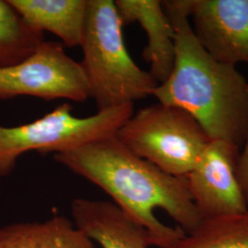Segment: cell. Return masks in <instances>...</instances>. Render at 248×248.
Instances as JSON below:
<instances>
[{
    "instance_id": "6da1fadb",
    "label": "cell",
    "mask_w": 248,
    "mask_h": 248,
    "mask_svg": "<svg viewBox=\"0 0 248 248\" xmlns=\"http://www.w3.org/2000/svg\"><path fill=\"white\" fill-rule=\"evenodd\" d=\"M54 160L100 187L146 231L152 247L171 248L202 221L186 177L169 175L115 136L56 154Z\"/></svg>"
},
{
    "instance_id": "7a4b0ae2",
    "label": "cell",
    "mask_w": 248,
    "mask_h": 248,
    "mask_svg": "<svg viewBox=\"0 0 248 248\" xmlns=\"http://www.w3.org/2000/svg\"><path fill=\"white\" fill-rule=\"evenodd\" d=\"M174 28L175 63L153 96L193 116L211 140L243 148L248 135V84L235 65L206 52L189 23L191 0L162 1Z\"/></svg>"
},
{
    "instance_id": "3957f363",
    "label": "cell",
    "mask_w": 248,
    "mask_h": 248,
    "mask_svg": "<svg viewBox=\"0 0 248 248\" xmlns=\"http://www.w3.org/2000/svg\"><path fill=\"white\" fill-rule=\"evenodd\" d=\"M123 27L114 1L88 0L80 64L98 110L133 104L153 96L158 86L128 53Z\"/></svg>"
},
{
    "instance_id": "277c9868",
    "label": "cell",
    "mask_w": 248,
    "mask_h": 248,
    "mask_svg": "<svg viewBox=\"0 0 248 248\" xmlns=\"http://www.w3.org/2000/svg\"><path fill=\"white\" fill-rule=\"evenodd\" d=\"M133 114V104H128L78 118L70 104L62 103L31 123L0 126V177L10 175L18 158L28 152L56 155L115 136Z\"/></svg>"
},
{
    "instance_id": "5b68a950",
    "label": "cell",
    "mask_w": 248,
    "mask_h": 248,
    "mask_svg": "<svg viewBox=\"0 0 248 248\" xmlns=\"http://www.w3.org/2000/svg\"><path fill=\"white\" fill-rule=\"evenodd\" d=\"M116 138L137 156L175 177H186L212 140L186 110L161 103L141 108Z\"/></svg>"
},
{
    "instance_id": "8992f818",
    "label": "cell",
    "mask_w": 248,
    "mask_h": 248,
    "mask_svg": "<svg viewBox=\"0 0 248 248\" xmlns=\"http://www.w3.org/2000/svg\"><path fill=\"white\" fill-rule=\"evenodd\" d=\"M20 96L84 102L89 85L80 62L66 53L64 45L45 41L22 62L0 68V99Z\"/></svg>"
},
{
    "instance_id": "52a82bcc",
    "label": "cell",
    "mask_w": 248,
    "mask_h": 248,
    "mask_svg": "<svg viewBox=\"0 0 248 248\" xmlns=\"http://www.w3.org/2000/svg\"><path fill=\"white\" fill-rule=\"evenodd\" d=\"M240 153L230 142L212 140L185 177L202 220L248 212L237 177Z\"/></svg>"
},
{
    "instance_id": "ba28073f",
    "label": "cell",
    "mask_w": 248,
    "mask_h": 248,
    "mask_svg": "<svg viewBox=\"0 0 248 248\" xmlns=\"http://www.w3.org/2000/svg\"><path fill=\"white\" fill-rule=\"evenodd\" d=\"M196 38L218 62L248 63V0H191Z\"/></svg>"
},
{
    "instance_id": "9c48e42d",
    "label": "cell",
    "mask_w": 248,
    "mask_h": 248,
    "mask_svg": "<svg viewBox=\"0 0 248 248\" xmlns=\"http://www.w3.org/2000/svg\"><path fill=\"white\" fill-rule=\"evenodd\" d=\"M73 222L101 248H149L146 231L115 204L78 198L72 202Z\"/></svg>"
},
{
    "instance_id": "30bf717a",
    "label": "cell",
    "mask_w": 248,
    "mask_h": 248,
    "mask_svg": "<svg viewBox=\"0 0 248 248\" xmlns=\"http://www.w3.org/2000/svg\"><path fill=\"white\" fill-rule=\"evenodd\" d=\"M116 8L123 24L139 22L148 45L142 52L150 64L149 73L159 84L168 79L175 63L174 28L158 0H117Z\"/></svg>"
},
{
    "instance_id": "8fae6325",
    "label": "cell",
    "mask_w": 248,
    "mask_h": 248,
    "mask_svg": "<svg viewBox=\"0 0 248 248\" xmlns=\"http://www.w3.org/2000/svg\"><path fill=\"white\" fill-rule=\"evenodd\" d=\"M27 23L57 36L69 47L80 46L88 0H8Z\"/></svg>"
},
{
    "instance_id": "7c38bea8",
    "label": "cell",
    "mask_w": 248,
    "mask_h": 248,
    "mask_svg": "<svg viewBox=\"0 0 248 248\" xmlns=\"http://www.w3.org/2000/svg\"><path fill=\"white\" fill-rule=\"evenodd\" d=\"M0 248H96L68 218L54 215L45 222H19L0 228Z\"/></svg>"
},
{
    "instance_id": "4fadbf2b",
    "label": "cell",
    "mask_w": 248,
    "mask_h": 248,
    "mask_svg": "<svg viewBox=\"0 0 248 248\" xmlns=\"http://www.w3.org/2000/svg\"><path fill=\"white\" fill-rule=\"evenodd\" d=\"M171 248H248V211L203 219Z\"/></svg>"
},
{
    "instance_id": "5bb4252c",
    "label": "cell",
    "mask_w": 248,
    "mask_h": 248,
    "mask_svg": "<svg viewBox=\"0 0 248 248\" xmlns=\"http://www.w3.org/2000/svg\"><path fill=\"white\" fill-rule=\"evenodd\" d=\"M44 42V32L30 26L8 0H0V68L22 62Z\"/></svg>"
},
{
    "instance_id": "9a60e30c",
    "label": "cell",
    "mask_w": 248,
    "mask_h": 248,
    "mask_svg": "<svg viewBox=\"0 0 248 248\" xmlns=\"http://www.w3.org/2000/svg\"><path fill=\"white\" fill-rule=\"evenodd\" d=\"M237 177L240 186L248 204V135L246 143L240 153L237 164Z\"/></svg>"
}]
</instances>
